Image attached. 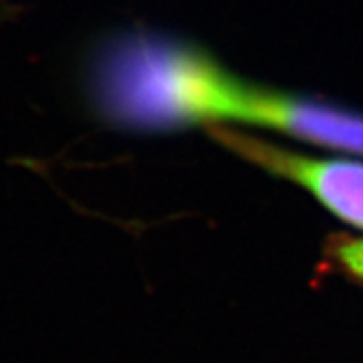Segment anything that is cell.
<instances>
[{
  "label": "cell",
  "instance_id": "3957f363",
  "mask_svg": "<svg viewBox=\"0 0 363 363\" xmlns=\"http://www.w3.org/2000/svg\"><path fill=\"white\" fill-rule=\"evenodd\" d=\"M213 135L245 160L306 187L335 216L363 228V165L308 158L234 130L216 128Z\"/></svg>",
  "mask_w": 363,
  "mask_h": 363
},
{
  "label": "cell",
  "instance_id": "277c9868",
  "mask_svg": "<svg viewBox=\"0 0 363 363\" xmlns=\"http://www.w3.org/2000/svg\"><path fill=\"white\" fill-rule=\"evenodd\" d=\"M337 258L352 274L363 280V241L343 243L337 249Z\"/></svg>",
  "mask_w": 363,
  "mask_h": 363
},
{
  "label": "cell",
  "instance_id": "6da1fadb",
  "mask_svg": "<svg viewBox=\"0 0 363 363\" xmlns=\"http://www.w3.org/2000/svg\"><path fill=\"white\" fill-rule=\"evenodd\" d=\"M230 74L196 47L130 32L96 52L91 87L106 119L145 132L219 121Z\"/></svg>",
  "mask_w": 363,
  "mask_h": 363
},
{
  "label": "cell",
  "instance_id": "7a4b0ae2",
  "mask_svg": "<svg viewBox=\"0 0 363 363\" xmlns=\"http://www.w3.org/2000/svg\"><path fill=\"white\" fill-rule=\"evenodd\" d=\"M220 119L280 130L323 147L363 154V117L306 96L250 86L230 77Z\"/></svg>",
  "mask_w": 363,
  "mask_h": 363
}]
</instances>
